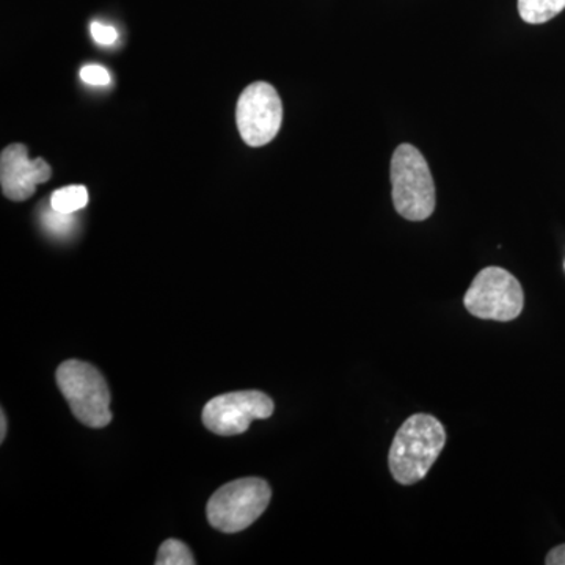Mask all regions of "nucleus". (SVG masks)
<instances>
[{
  "label": "nucleus",
  "instance_id": "f257e3e1",
  "mask_svg": "<svg viewBox=\"0 0 565 565\" xmlns=\"http://www.w3.org/2000/svg\"><path fill=\"white\" fill-rule=\"evenodd\" d=\"M445 445L444 424L435 416L416 414L405 419L390 448L388 467L394 481L401 486H414L423 481L437 462Z\"/></svg>",
  "mask_w": 565,
  "mask_h": 565
},
{
  "label": "nucleus",
  "instance_id": "f03ea898",
  "mask_svg": "<svg viewBox=\"0 0 565 565\" xmlns=\"http://www.w3.org/2000/svg\"><path fill=\"white\" fill-rule=\"evenodd\" d=\"M394 210L405 221L423 222L434 214L435 184L429 163L414 145L403 143L392 158Z\"/></svg>",
  "mask_w": 565,
  "mask_h": 565
},
{
  "label": "nucleus",
  "instance_id": "7ed1b4c3",
  "mask_svg": "<svg viewBox=\"0 0 565 565\" xmlns=\"http://www.w3.org/2000/svg\"><path fill=\"white\" fill-rule=\"evenodd\" d=\"M55 379L71 411L82 424L102 429L111 422L109 386L95 366L68 360L61 364Z\"/></svg>",
  "mask_w": 565,
  "mask_h": 565
},
{
  "label": "nucleus",
  "instance_id": "20e7f679",
  "mask_svg": "<svg viewBox=\"0 0 565 565\" xmlns=\"http://www.w3.org/2000/svg\"><path fill=\"white\" fill-rule=\"evenodd\" d=\"M273 490L264 479L228 482L212 494L206 505L207 522L222 533H239L264 514Z\"/></svg>",
  "mask_w": 565,
  "mask_h": 565
},
{
  "label": "nucleus",
  "instance_id": "39448f33",
  "mask_svg": "<svg viewBox=\"0 0 565 565\" xmlns=\"http://www.w3.org/2000/svg\"><path fill=\"white\" fill-rule=\"evenodd\" d=\"M468 313L487 321L509 322L525 307V294L514 275L501 267H486L476 275L463 297Z\"/></svg>",
  "mask_w": 565,
  "mask_h": 565
},
{
  "label": "nucleus",
  "instance_id": "423d86ee",
  "mask_svg": "<svg viewBox=\"0 0 565 565\" xmlns=\"http://www.w3.org/2000/svg\"><path fill=\"white\" fill-rule=\"evenodd\" d=\"M281 121L282 104L273 85L255 82L245 88L237 102L236 122L248 147L270 143L280 131Z\"/></svg>",
  "mask_w": 565,
  "mask_h": 565
},
{
  "label": "nucleus",
  "instance_id": "0eeeda50",
  "mask_svg": "<svg viewBox=\"0 0 565 565\" xmlns=\"http://www.w3.org/2000/svg\"><path fill=\"white\" fill-rule=\"evenodd\" d=\"M274 401L262 392L222 394L204 405L203 424L211 433L232 437L244 434L255 419L274 415Z\"/></svg>",
  "mask_w": 565,
  "mask_h": 565
},
{
  "label": "nucleus",
  "instance_id": "6e6552de",
  "mask_svg": "<svg viewBox=\"0 0 565 565\" xmlns=\"http://www.w3.org/2000/svg\"><path fill=\"white\" fill-rule=\"evenodd\" d=\"M52 170L44 159H29L24 145L13 143L0 156V184L7 199L25 202L36 191V185L50 181Z\"/></svg>",
  "mask_w": 565,
  "mask_h": 565
},
{
  "label": "nucleus",
  "instance_id": "1a4fd4ad",
  "mask_svg": "<svg viewBox=\"0 0 565 565\" xmlns=\"http://www.w3.org/2000/svg\"><path fill=\"white\" fill-rule=\"evenodd\" d=\"M565 10V0H519V13L527 24H544Z\"/></svg>",
  "mask_w": 565,
  "mask_h": 565
},
{
  "label": "nucleus",
  "instance_id": "9d476101",
  "mask_svg": "<svg viewBox=\"0 0 565 565\" xmlns=\"http://www.w3.org/2000/svg\"><path fill=\"white\" fill-rule=\"evenodd\" d=\"M88 204V192L84 185H70L54 192L51 199V207L63 214H74L84 210Z\"/></svg>",
  "mask_w": 565,
  "mask_h": 565
},
{
  "label": "nucleus",
  "instance_id": "9b49d317",
  "mask_svg": "<svg viewBox=\"0 0 565 565\" xmlns=\"http://www.w3.org/2000/svg\"><path fill=\"white\" fill-rule=\"evenodd\" d=\"M156 564L193 565L195 564V559H193V555L191 550L188 548V545L182 544V542L177 541V539H169V541L163 542L161 548H159Z\"/></svg>",
  "mask_w": 565,
  "mask_h": 565
},
{
  "label": "nucleus",
  "instance_id": "f8f14e48",
  "mask_svg": "<svg viewBox=\"0 0 565 565\" xmlns=\"http://www.w3.org/2000/svg\"><path fill=\"white\" fill-rule=\"evenodd\" d=\"M43 222L51 233L65 236V234H68L71 230H73L74 217L73 214H63V212H57L51 207V211L44 214Z\"/></svg>",
  "mask_w": 565,
  "mask_h": 565
},
{
  "label": "nucleus",
  "instance_id": "ddd939ff",
  "mask_svg": "<svg viewBox=\"0 0 565 565\" xmlns=\"http://www.w3.org/2000/svg\"><path fill=\"white\" fill-rule=\"evenodd\" d=\"M81 79L85 84L104 87L110 84V73L102 65H87L81 70Z\"/></svg>",
  "mask_w": 565,
  "mask_h": 565
},
{
  "label": "nucleus",
  "instance_id": "4468645a",
  "mask_svg": "<svg viewBox=\"0 0 565 565\" xmlns=\"http://www.w3.org/2000/svg\"><path fill=\"white\" fill-rule=\"evenodd\" d=\"M92 36L96 40V43L109 46L118 40V32L115 31L111 25H104L102 22H93L92 24Z\"/></svg>",
  "mask_w": 565,
  "mask_h": 565
},
{
  "label": "nucleus",
  "instance_id": "2eb2a0df",
  "mask_svg": "<svg viewBox=\"0 0 565 565\" xmlns=\"http://www.w3.org/2000/svg\"><path fill=\"white\" fill-rule=\"evenodd\" d=\"M546 565H565V544L556 546L546 555Z\"/></svg>",
  "mask_w": 565,
  "mask_h": 565
},
{
  "label": "nucleus",
  "instance_id": "dca6fc26",
  "mask_svg": "<svg viewBox=\"0 0 565 565\" xmlns=\"http://www.w3.org/2000/svg\"><path fill=\"white\" fill-rule=\"evenodd\" d=\"M0 426H2V430H0V440H6V435H7V418H6V414H3L2 412V415H0Z\"/></svg>",
  "mask_w": 565,
  "mask_h": 565
}]
</instances>
